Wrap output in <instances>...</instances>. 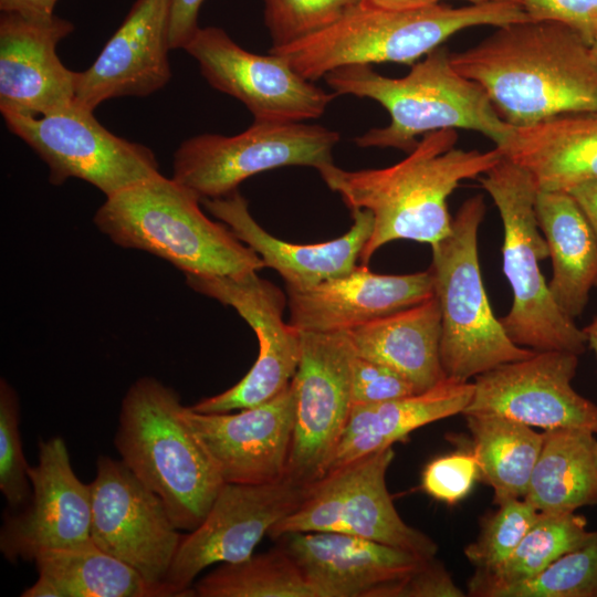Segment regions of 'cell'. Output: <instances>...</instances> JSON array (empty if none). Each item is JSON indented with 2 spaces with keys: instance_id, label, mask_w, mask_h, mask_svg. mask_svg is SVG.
Here are the masks:
<instances>
[{
  "instance_id": "cell-46",
  "label": "cell",
  "mask_w": 597,
  "mask_h": 597,
  "mask_svg": "<svg viewBox=\"0 0 597 597\" xmlns=\"http://www.w3.org/2000/svg\"><path fill=\"white\" fill-rule=\"evenodd\" d=\"M587 345L594 350L597 357V314L591 322L583 328Z\"/></svg>"
},
{
  "instance_id": "cell-13",
  "label": "cell",
  "mask_w": 597,
  "mask_h": 597,
  "mask_svg": "<svg viewBox=\"0 0 597 597\" xmlns=\"http://www.w3.org/2000/svg\"><path fill=\"white\" fill-rule=\"evenodd\" d=\"M91 490V538L137 570L160 597L182 534L160 498L122 460L101 455Z\"/></svg>"
},
{
  "instance_id": "cell-47",
  "label": "cell",
  "mask_w": 597,
  "mask_h": 597,
  "mask_svg": "<svg viewBox=\"0 0 597 597\" xmlns=\"http://www.w3.org/2000/svg\"><path fill=\"white\" fill-rule=\"evenodd\" d=\"M465 1L470 2L471 4L489 3V2H511V3H516L521 6L522 3V0H465Z\"/></svg>"
},
{
  "instance_id": "cell-6",
  "label": "cell",
  "mask_w": 597,
  "mask_h": 597,
  "mask_svg": "<svg viewBox=\"0 0 597 597\" xmlns=\"http://www.w3.org/2000/svg\"><path fill=\"white\" fill-rule=\"evenodd\" d=\"M177 391L154 377L136 379L121 405L114 444L124 464L166 506L179 530L206 517L224 484L182 417Z\"/></svg>"
},
{
  "instance_id": "cell-45",
  "label": "cell",
  "mask_w": 597,
  "mask_h": 597,
  "mask_svg": "<svg viewBox=\"0 0 597 597\" xmlns=\"http://www.w3.org/2000/svg\"><path fill=\"white\" fill-rule=\"evenodd\" d=\"M441 0H383L380 7L388 10H409L427 7L440 2Z\"/></svg>"
},
{
  "instance_id": "cell-24",
  "label": "cell",
  "mask_w": 597,
  "mask_h": 597,
  "mask_svg": "<svg viewBox=\"0 0 597 597\" xmlns=\"http://www.w3.org/2000/svg\"><path fill=\"white\" fill-rule=\"evenodd\" d=\"M201 203L258 253L264 268H271L282 276L286 290H307L354 270L374 229L373 213L354 209L350 210L353 224L345 234L326 242L296 244L266 232L250 213L247 199L237 190L224 197L201 199Z\"/></svg>"
},
{
  "instance_id": "cell-8",
  "label": "cell",
  "mask_w": 597,
  "mask_h": 597,
  "mask_svg": "<svg viewBox=\"0 0 597 597\" xmlns=\"http://www.w3.org/2000/svg\"><path fill=\"white\" fill-rule=\"evenodd\" d=\"M481 185L503 226L502 269L512 290L511 308L499 317L503 328L519 346L579 356L587 345L583 328L561 310L540 268L549 254L536 219L537 189L531 176L503 157Z\"/></svg>"
},
{
  "instance_id": "cell-11",
  "label": "cell",
  "mask_w": 597,
  "mask_h": 597,
  "mask_svg": "<svg viewBox=\"0 0 597 597\" xmlns=\"http://www.w3.org/2000/svg\"><path fill=\"white\" fill-rule=\"evenodd\" d=\"M93 112L74 101L39 116L1 114L9 130L46 164L53 185L76 178L108 197L159 174L151 149L114 135Z\"/></svg>"
},
{
  "instance_id": "cell-25",
  "label": "cell",
  "mask_w": 597,
  "mask_h": 597,
  "mask_svg": "<svg viewBox=\"0 0 597 597\" xmlns=\"http://www.w3.org/2000/svg\"><path fill=\"white\" fill-rule=\"evenodd\" d=\"M474 386L444 377L422 392L383 402L353 405L327 472L405 441L418 428L462 413Z\"/></svg>"
},
{
  "instance_id": "cell-10",
  "label": "cell",
  "mask_w": 597,
  "mask_h": 597,
  "mask_svg": "<svg viewBox=\"0 0 597 597\" xmlns=\"http://www.w3.org/2000/svg\"><path fill=\"white\" fill-rule=\"evenodd\" d=\"M339 137L321 125L254 121L233 136L202 134L182 142L174 154L172 178L201 199L224 197L265 170L332 164Z\"/></svg>"
},
{
  "instance_id": "cell-23",
  "label": "cell",
  "mask_w": 597,
  "mask_h": 597,
  "mask_svg": "<svg viewBox=\"0 0 597 597\" xmlns=\"http://www.w3.org/2000/svg\"><path fill=\"white\" fill-rule=\"evenodd\" d=\"M290 324L300 332H346L433 295L430 270L390 275L366 264L303 291L286 290Z\"/></svg>"
},
{
  "instance_id": "cell-42",
  "label": "cell",
  "mask_w": 597,
  "mask_h": 597,
  "mask_svg": "<svg viewBox=\"0 0 597 597\" xmlns=\"http://www.w3.org/2000/svg\"><path fill=\"white\" fill-rule=\"evenodd\" d=\"M203 0H170L169 45L185 49L199 29L198 14Z\"/></svg>"
},
{
  "instance_id": "cell-4",
  "label": "cell",
  "mask_w": 597,
  "mask_h": 597,
  "mask_svg": "<svg viewBox=\"0 0 597 597\" xmlns=\"http://www.w3.org/2000/svg\"><path fill=\"white\" fill-rule=\"evenodd\" d=\"M191 189L160 172L106 197L93 222L113 243L159 256L184 274L240 275L264 268L223 222L211 220Z\"/></svg>"
},
{
  "instance_id": "cell-9",
  "label": "cell",
  "mask_w": 597,
  "mask_h": 597,
  "mask_svg": "<svg viewBox=\"0 0 597 597\" xmlns=\"http://www.w3.org/2000/svg\"><path fill=\"white\" fill-rule=\"evenodd\" d=\"M394 457L389 447L327 472L307 485L300 505L268 536L276 541L300 532L339 533L433 558L438 545L400 517L388 492L386 474Z\"/></svg>"
},
{
  "instance_id": "cell-22",
  "label": "cell",
  "mask_w": 597,
  "mask_h": 597,
  "mask_svg": "<svg viewBox=\"0 0 597 597\" xmlns=\"http://www.w3.org/2000/svg\"><path fill=\"white\" fill-rule=\"evenodd\" d=\"M170 0H136L94 63L77 72L75 102L94 111L122 96H147L171 77Z\"/></svg>"
},
{
  "instance_id": "cell-1",
  "label": "cell",
  "mask_w": 597,
  "mask_h": 597,
  "mask_svg": "<svg viewBox=\"0 0 597 597\" xmlns=\"http://www.w3.org/2000/svg\"><path fill=\"white\" fill-rule=\"evenodd\" d=\"M450 59L513 127L597 112V62L589 44L559 22L527 19L498 27Z\"/></svg>"
},
{
  "instance_id": "cell-20",
  "label": "cell",
  "mask_w": 597,
  "mask_h": 597,
  "mask_svg": "<svg viewBox=\"0 0 597 597\" xmlns=\"http://www.w3.org/2000/svg\"><path fill=\"white\" fill-rule=\"evenodd\" d=\"M74 25L55 14L30 17L1 11L0 111L39 116L75 101L77 72L56 54Z\"/></svg>"
},
{
  "instance_id": "cell-26",
  "label": "cell",
  "mask_w": 597,
  "mask_h": 597,
  "mask_svg": "<svg viewBox=\"0 0 597 597\" xmlns=\"http://www.w3.org/2000/svg\"><path fill=\"white\" fill-rule=\"evenodd\" d=\"M499 149L531 176L538 191L568 192L597 179V112L564 114L514 127Z\"/></svg>"
},
{
  "instance_id": "cell-21",
  "label": "cell",
  "mask_w": 597,
  "mask_h": 597,
  "mask_svg": "<svg viewBox=\"0 0 597 597\" xmlns=\"http://www.w3.org/2000/svg\"><path fill=\"white\" fill-rule=\"evenodd\" d=\"M318 597H392L427 561L376 541L329 532H300L276 540Z\"/></svg>"
},
{
  "instance_id": "cell-30",
  "label": "cell",
  "mask_w": 597,
  "mask_h": 597,
  "mask_svg": "<svg viewBox=\"0 0 597 597\" xmlns=\"http://www.w3.org/2000/svg\"><path fill=\"white\" fill-rule=\"evenodd\" d=\"M525 500L538 512L572 513L597 504V438L585 429L543 432Z\"/></svg>"
},
{
  "instance_id": "cell-35",
  "label": "cell",
  "mask_w": 597,
  "mask_h": 597,
  "mask_svg": "<svg viewBox=\"0 0 597 597\" xmlns=\"http://www.w3.org/2000/svg\"><path fill=\"white\" fill-rule=\"evenodd\" d=\"M498 506L483 520L478 538L464 548L465 557L476 573H489L499 567L514 552L540 514L525 499H510Z\"/></svg>"
},
{
  "instance_id": "cell-41",
  "label": "cell",
  "mask_w": 597,
  "mask_h": 597,
  "mask_svg": "<svg viewBox=\"0 0 597 597\" xmlns=\"http://www.w3.org/2000/svg\"><path fill=\"white\" fill-rule=\"evenodd\" d=\"M446 568L434 561H427L419 569L406 577L396 588L394 597H462Z\"/></svg>"
},
{
  "instance_id": "cell-19",
  "label": "cell",
  "mask_w": 597,
  "mask_h": 597,
  "mask_svg": "<svg viewBox=\"0 0 597 597\" xmlns=\"http://www.w3.org/2000/svg\"><path fill=\"white\" fill-rule=\"evenodd\" d=\"M182 417L224 483L264 484L286 479L295 420L292 384L273 399L239 412Z\"/></svg>"
},
{
  "instance_id": "cell-32",
  "label": "cell",
  "mask_w": 597,
  "mask_h": 597,
  "mask_svg": "<svg viewBox=\"0 0 597 597\" xmlns=\"http://www.w3.org/2000/svg\"><path fill=\"white\" fill-rule=\"evenodd\" d=\"M591 531L584 516L540 512L514 552L494 570L475 573L469 582L472 596L488 597L495 588L531 578L563 554L584 543Z\"/></svg>"
},
{
  "instance_id": "cell-33",
  "label": "cell",
  "mask_w": 597,
  "mask_h": 597,
  "mask_svg": "<svg viewBox=\"0 0 597 597\" xmlns=\"http://www.w3.org/2000/svg\"><path fill=\"white\" fill-rule=\"evenodd\" d=\"M191 589L199 597H318L280 543L244 561L220 564Z\"/></svg>"
},
{
  "instance_id": "cell-16",
  "label": "cell",
  "mask_w": 597,
  "mask_h": 597,
  "mask_svg": "<svg viewBox=\"0 0 597 597\" xmlns=\"http://www.w3.org/2000/svg\"><path fill=\"white\" fill-rule=\"evenodd\" d=\"M184 50L208 83L245 105L254 121L317 118L336 97L302 77L280 55L249 52L217 27L199 28Z\"/></svg>"
},
{
  "instance_id": "cell-44",
  "label": "cell",
  "mask_w": 597,
  "mask_h": 597,
  "mask_svg": "<svg viewBox=\"0 0 597 597\" xmlns=\"http://www.w3.org/2000/svg\"><path fill=\"white\" fill-rule=\"evenodd\" d=\"M56 2L57 0H0V10L30 17H50L54 14Z\"/></svg>"
},
{
  "instance_id": "cell-18",
  "label": "cell",
  "mask_w": 597,
  "mask_h": 597,
  "mask_svg": "<svg viewBox=\"0 0 597 597\" xmlns=\"http://www.w3.org/2000/svg\"><path fill=\"white\" fill-rule=\"evenodd\" d=\"M31 495L19 512L7 513L0 551L11 563L34 561L42 552L82 545L91 538V490L74 473L65 441L39 442L29 468Z\"/></svg>"
},
{
  "instance_id": "cell-49",
  "label": "cell",
  "mask_w": 597,
  "mask_h": 597,
  "mask_svg": "<svg viewBox=\"0 0 597 597\" xmlns=\"http://www.w3.org/2000/svg\"><path fill=\"white\" fill-rule=\"evenodd\" d=\"M596 287H597V282H596Z\"/></svg>"
},
{
  "instance_id": "cell-7",
  "label": "cell",
  "mask_w": 597,
  "mask_h": 597,
  "mask_svg": "<svg viewBox=\"0 0 597 597\" xmlns=\"http://www.w3.org/2000/svg\"><path fill=\"white\" fill-rule=\"evenodd\" d=\"M484 214L483 196L467 199L452 219L450 233L431 245L429 270L441 313V366L446 377L460 381L535 353L516 345L491 308L478 251Z\"/></svg>"
},
{
  "instance_id": "cell-14",
  "label": "cell",
  "mask_w": 597,
  "mask_h": 597,
  "mask_svg": "<svg viewBox=\"0 0 597 597\" xmlns=\"http://www.w3.org/2000/svg\"><path fill=\"white\" fill-rule=\"evenodd\" d=\"M301 333V357L291 381L295 420L286 479L307 486L328 467L348 420L355 352L346 332Z\"/></svg>"
},
{
  "instance_id": "cell-37",
  "label": "cell",
  "mask_w": 597,
  "mask_h": 597,
  "mask_svg": "<svg viewBox=\"0 0 597 597\" xmlns=\"http://www.w3.org/2000/svg\"><path fill=\"white\" fill-rule=\"evenodd\" d=\"M19 399L10 384L0 380V491L11 511L24 506L31 495L29 468L19 431Z\"/></svg>"
},
{
  "instance_id": "cell-38",
  "label": "cell",
  "mask_w": 597,
  "mask_h": 597,
  "mask_svg": "<svg viewBox=\"0 0 597 597\" xmlns=\"http://www.w3.org/2000/svg\"><path fill=\"white\" fill-rule=\"evenodd\" d=\"M481 475L474 452H454L427 464L421 476L423 491L438 501L454 504L471 491Z\"/></svg>"
},
{
  "instance_id": "cell-27",
  "label": "cell",
  "mask_w": 597,
  "mask_h": 597,
  "mask_svg": "<svg viewBox=\"0 0 597 597\" xmlns=\"http://www.w3.org/2000/svg\"><path fill=\"white\" fill-rule=\"evenodd\" d=\"M346 333L356 356L389 367L418 392L446 377L440 360L441 313L434 294Z\"/></svg>"
},
{
  "instance_id": "cell-12",
  "label": "cell",
  "mask_w": 597,
  "mask_h": 597,
  "mask_svg": "<svg viewBox=\"0 0 597 597\" xmlns=\"http://www.w3.org/2000/svg\"><path fill=\"white\" fill-rule=\"evenodd\" d=\"M258 271L232 276L185 274L196 292L233 307L254 331L259 354L248 374L234 386L190 408L222 413L264 404L291 384L301 357V333L285 323L283 292Z\"/></svg>"
},
{
  "instance_id": "cell-2",
  "label": "cell",
  "mask_w": 597,
  "mask_h": 597,
  "mask_svg": "<svg viewBox=\"0 0 597 597\" xmlns=\"http://www.w3.org/2000/svg\"><path fill=\"white\" fill-rule=\"evenodd\" d=\"M457 140V130L432 132L406 158L385 168L345 170L332 163L316 169L349 210L373 213V233L359 259L363 264L391 241L433 245L450 233V195L462 180L486 174L503 158L498 147L464 150L454 147Z\"/></svg>"
},
{
  "instance_id": "cell-31",
  "label": "cell",
  "mask_w": 597,
  "mask_h": 597,
  "mask_svg": "<svg viewBox=\"0 0 597 597\" xmlns=\"http://www.w3.org/2000/svg\"><path fill=\"white\" fill-rule=\"evenodd\" d=\"M481 475L494 502L524 499L541 453L544 434L515 420L490 415H465Z\"/></svg>"
},
{
  "instance_id": "cell-17",
  "label": "cell",
  "mask_w": 597,
  "mask_h": 597,
  "mask_svg": "<svg viewBox=\"0 0 597 597\" xmlns=\"http://www.w3.org/2000/svg\"><path fill=\"white\" fill-rule=\"evenodd\" d=\"M578 355L544 350L474 377L462 415L505 417L544 430L585 429L597 434V405L572 385Z\"/></svg>"
},
{
  "instance_id": "cell-43",
  "label": "cell",
  "mask_w": 597,
  "mask_h": 597,
  "mask_svg": "<svg viewBox=\"0 0 597 597\" xmlns=\"http://www.w3.org/2000/svg\"><path fill=\"white\" fill-rule=\"evenodd\" d=\"M568 193L578 205L597 238V179L579 184Z\"/></svg>"
},
{
  "instance_id": "cell-36",
  "label": "cell",
  "mask_w": 597,
  "mask_h": 597,
  "mask_svg": "<svg viewBox=\"0 0 597 597\" xmlns=\"http://www.w3.org/2000/svg\"><path fill=\"white\" fill-rule=\"evenodd\" d=\"M272 46L290 44L344 18L366 0H263Z\"/></svg>"
},
{
  "instance_id": "cell-39",
  "label": "cell",
  "mask_w": 597,
  "mask_h": 597,
  "mask_svg": "<svg viewBox=\"0 0 597 597\" xmlns=\"http://www.w3.org/2000/svg\"><path fill=\"white\" fill-rule=\"evenodd\" d=\"M418 391L389 367L355 355L352 364L353 405H367L407 397Z\"/></svg>"
},
{
  "instance_id": "cell-48",
  "label": "cell",
  "mask_w": 597,
  "mask_h": 597,
  "mask_svg": "<svg viewBox=\"0 0 597 597\" xmlns=\"http://www.w3.org/2000/svg\"><path fill=\"white\" fill-rule=\"evenodd\" d=\"M589 46H590L591 54L595 61L597 62V35L591 40Z\"/></svg>"
},
{
  "instance_id": "cell-15",
  "label": "cell",
  "mask_w": 597,
  "mask_h": 597,
  "mask_svg": "<svg viewBox=\"0 0 597 597\" xmlns=\"http://www.w3.org/2000/svg\"><path fill=\"white\" fill-rule=\"evenodd\" d=\"M306 489L287 479L224 483L203 521L182 534L165 579L172 596H193V580L205 568L253 555L263 536L300 505Z\"/></svg>"
},
{
  "instance_id": "cell-5",
  "label": "cell",
  "mask_w": 597,
  "mask_h": 597,
  "mask_svg": "<svg viewBox=\"0 0 597 597\" xmlns=\"http://www.w3.org/2000/svg\"><path fill=\"white\" fill-rule=\"evenodd\" d=\"M527 19L524 9L511 2L460 8L438 2L409 10H388L365 2L334 24L290 44L272 46L269 52L283 57L312 82L344 66L415 64L464 29L498 28Z\"/></svg>"
},
{
  "instance_id": "cell-40",
  "label": "cell",
  "mask_w": 597,
  "mask_h": 597,
  "mask_svg": "<svg viewBox=\"0 0 597 597\" xmlns=\"http://www.w3.org/2000/svg\"><path fill=\"white\" fill-rule=\"evenodd\" d=\"M530 19L559 22L588 44L597 35V0H522Z\"/></svg>"
},
{
  "instance_id": "cell-3",
  "label": "cell",
  "mask_w": 597,
  "mask_h": 597,
  "mask_svg": "<svg viewBox=\"0 0 597 597\" xmlns=\"http://www.w3.org/2000/svg\"><path fill=\"white\" fill-rule=\"evenodd\" d=\"M325 80L336 95L370 98L389 113L387 126L371 128L354 139L359 147L410 153L419 135L470 129L501 148L514 130L498 114L484 90L457 71L442 46L412 64L402 77L384 76L370 65H350L329 72Z\"/></svg>"
},
{
  "instance_id": "cell-29",
  "label": "cell",
  "mask_w": 597,
  "mask_h": 597,
  "mask_svg": "<svg viewBox=\"0 0 597 597\" xmlns=\"http://www.w3.org/2000/svg\"><path fill=\"white\" fill-rule=\"evenodd\" d=\"M33 562L39 577L22 597H160L137 570L93 541L44 551Z\"/></svg>"
},
{
  "instance_id": "cell-28",
  "label": "cell",
  "mask_w": 597,
  "mask_h": 597,
  "mask_svg": "<svg viewBox=\"0 0 597 597\" xmlns=\"http://www.w3.org/2000/svg\"><path fill=\"white\" fill-rule=\"evenodd\" d=\"M535 213L552 260L551 293L561 310L575 320L596 286L597 238L568 192L537 190Z\"/></svg>"
},
{
  "instance_id": "cell-34",
  "label": "cell",
  "mask_w": 597,
  "mask_h": 597,
  "mask_svg": "<svg viewBox=\"0 0 597 597\" xmlns=\"http://www.w3.org/2000/svg\"><path fill=\"white\" fill-rule=\"evenodd\" d=\"M488 597H597V530L537 575L495 588Z\"/></svg>"
}]
</instances>
